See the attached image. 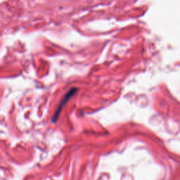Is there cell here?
<instances>
[{
    "mask_svg": "<svg viewBox=\"0 0 180 180\" xmlns=\"http://www.w3.org/2000/svg\"><path fill=\"white\" fill-rule=\"evenodd\" d=\"M77 88H71V90H70L64 96V97L62 99V100L59 103L58 108L56 109V111L55 112L54 116H53L52 118V122H56L57 120H58V116H59V114H60L61 111V109H62V108L63 107V106L65 105V103L67 102L69 100V99L71 98L72 96H73L74 94H75L76 92H77Z\"/></svg>",
    "mask_w": 180,
    "mask_h": 180,
    "instance_id": "1",
    "label": "cell"
}]
</instances>
